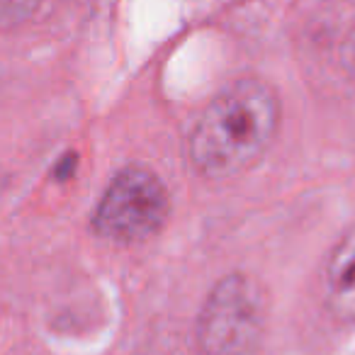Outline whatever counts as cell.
<instances>
[{
	"instance_id": "cell-3",
	"label": "cell",
	"mask_w": 355,
	"mask_h": 355,
	"mask_svg": "<svg viewBox=\"0 0 355 355\" xmlns=\"http://www.w3.org/2000/svg\"><path fill=\"white\" fill-rule=\"evenodd\" d=\"M171 212L163 180L144 166L119 171L93 214V229L107 241L139 243L161 232Z\"/></svg>"
},
{
	"instance_id": "cell-2",
	"label": "cell",
	"mask_w": 355,
	"mask_h": 355,
	"mask_svg": "<svg viewBox=\"0 0 355 355\" xmlns=\"http://www.w3.org/2000/svg\"><path fill=\"white\" fill-rule=\"evenodd\" d=\"M266 334V295L253 277L232 272L212 287L198 319L202 355H256Z\"/></svg>"
},
{
	"instance_id": "cell-4",
	"label": "cell",
	"mask_w": 355,
	"mask_h": 355,
	"mask_svg": "<svg viewBox=\"0 0 355 355\" xmlns=\"http://www.w3.org/2000/svg\"><path fill=\"white\" fill-rule=\"evenodd\" d=\"M324 297L336 319L355 324V227L340 236L326 261Z\"/></svg>"
},
{
	"instance_id": "cell-1",
	"label": "cell",
	"mask_w": 355,
	"mask_h": 355,
	"mask_svg": "<svg viewBox=\"0 0 355 355\" xmlns=\"http://www.w3.org/2000/svg\"><path fill=\"white\" fill-rule=\"evenodd\" d=\"M280 124V103L266 80H234L224 88L190 137V158L202 175L224 180L253 168L272 144Z\"/></svg>"
},
{
	"instance_id": "cell-5",
	"label": "cell",
	"mask_w": 355,
	"mask_h": 355,
	"mask_svg": "<svg viewBox=\"0 0 355 355\" xmlns=\"http://www.w3.org/2000/svg\"><path fill=\"white\" fill-rule=\"evenodd\" d=\"M42 0H0V32L25 25L37 12Z\"/></svg>"
}]
</instances>
